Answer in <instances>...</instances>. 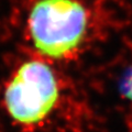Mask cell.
<instances>
[{"label":"cell","instance_id":"obj_1","mask_svg":"<svg viewBox=\"0 0 132 132\" xmlns=\"http://www.w3.org/2000/svg\"><path fill=\"white\" fill-rule=\"evenodd\" d=\"M87 22V11L78 0H38L28 24L36 51L48 59L62 60L79 47Z\"/></svg>","mask_w":132,"mask_h":132},{"label":"cell","instance_id":"obj_2","mask_svg":"<svg viewBox=\"0 0 132 132\" xmlns=\"http://www.w3.org/2000/svg\"><path fill=\"white\" fill-rule=\"evenodd\" d=\"M60 96L54 72L42 61H26L12 75L3 100L11 119L21 126H35L46 119Z\"/></svg>","mask_w":132,"mask_h":132},{"label":"cell","instance_id":"obj_3","mask_svg":"<svg viewBox=\"0 0 132 132\" xmlns=\"http://www.w3.org/2000/svg\"><path fill=\"white\" fill-rule=\"evenodd\" d=\"M120 92L123 97L132 102V66L127 69L121 78Z\"/></svg>","mask_w":132,"mask_h":132}]
</instances>
